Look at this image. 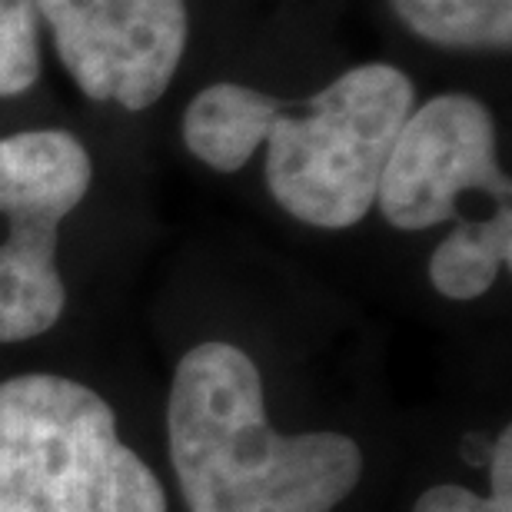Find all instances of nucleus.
Instances as JSON below:
<instances>
[{"mask_svg":"<svg viewBox=\"0 0 512 512\" xmlns=\"http://www.w3.org/2000/svg\"><path fill=\"white\" fill-rule=\"evenodd\" d=\"M167 436L190 512H333L366 466L363 449L343 433H276L260 370L230 343L183 353Z\"/></svg>","mask_w":512,"mask_h":512,"instance_id":"nucleus-1","label":"nucleus"},{"mask_svg":"<svg viewBox=\"0 0 512 512\" xmlns=\"http://www.w3.org/2000/svg\"><path fill=\"white\" fill-rule=\"evenodd\" d=\"M0 512H167V493L104 396L20 373L0 383Z\"/></svg>","mask_w":512,"mask_h":512,"instance_id":"nucleus-2","label":"nucleus"},{"mask_svg":"<svg viewBox=\"0 0 512 512\" xmlns=\"http://www.w3.org/2000/svg\"><path fill=\"white\" fill-rule=\"evenodd\" d=\"M416 107L399 67L363 64L293 114L276 100L266 124V187L280 210L320 230L356 227L373 210L386 157Z\"/></svg>","mask_w":512,"mask_h":512,"instance_id":"nucleus-3","label":"nucleus"},{"mask_svg":"<svg viewBox=\"0 0 512 512\" xmlns=\"http://www.w3.org/2000/svg\"><path fill=\"white\" fill-rule=\"evenodd\" d=\"M94 180L87 147L67 130L0 137V343L54 330L67 306L57 270L60 223Z\"/></svg>","mask_w":512,"mask_h":512,"instance_id":"nucleus-4","label":"nucleus"},{"mask_svg":"<svg viewBox=\"0 0 512 512\" xmlns=\"http://www.w3.org/2000/svg\"><path fill=\"white\" fill-rule=\"evenodd\" d=\"M496 120L483 100L439 94L413 107L399 127L376 190L389 227L419 233L459 220V200L483 193L509 203V177L499 170Z\"/></svg>","mask_w":512,"mask_h":512,"instance_id":"nucleus-5","label":"nucleus"},{"mask_svg":"<svg viewBox=\"0 0 512 512\" xmlns=\"http://www.w3.org/2000/svg\"><path fill=\"white\" fill-rule=\"evenodd\" d=\"M80 94L147 110L167 94L187 50V0H34Z\"/></svg>","mask_w":512,"mask_h":512,"instance_id":"nucleus-6","label":"nucleus"},{"mask_svg":"<svg viewBox=\"0 0 512 512\" xmlns=\"http://www.w3.org/2000/svg\"><path fill=\"white\" fill-rule=\"evenodd\" d=\"M273 110L276 97L260 94L247 84L220 80L203 87L187 104L180 127L183 143L210 170L237 173L263 143Z\"/></svg>","mask_w":512,"mask_h":512,"instance_id":"nucleus-7","label":"nucleus"},{"mask_svg":"<svg viewBox=\"0 0 512 512\" xmlns=\"http://www.w3.org/2000/svg\"><path fill=\"white\" fill-rule=\"evenodd\" d=\"M512 260V210L499 207L486 220L463 217L429 260V283L446 300H476Z\"/></svg>","mask_w":512,"mask_h":512,"instance_id":"nucleus-8","label":"nucleus"},{"mask_svg":"<svg viewBox=\"0 0 512 512\" xmlns=\"http://www.w3.org/2000/svg\"><path fill=\"white\" fill-rule=\"evenodd\" d=\"M399 20L436 47L509 50L512 0H393Z\"/></svg>","mask_w":512,"mask_h":512,"instance_id":"nucleus-9","label":"nucleus"},{"mask_svg":"<svg viewBox=\"0 0 512 512\" xmlns=\"http://www.w3.org/2000/svg\"><path fill=\"white\" fill-rule=\"evenodd\" d=\"M40 77V14L34 0H0V97H20Z\"/></svg>","mask_w":512,"mask_h":512,"instance_id":"nucleus-10","label":"nucleus"},{"mask_svg":"<svg viewBox=\"0 0 512 512\" xmlns=\"http://www.w3.org/2000/svg\"><path fill=\"white\" fill-rule=\"evenodd\" d=\"M413 512H512V429L506 426L489 459V496L459 483H439L416 499Z\"/></svg>","mask_w":512,"mask_h":512,"instance_id":"nucleus-11","label":"nucleus"}]
</instances>
